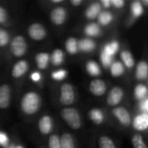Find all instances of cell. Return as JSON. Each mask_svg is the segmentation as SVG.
I'll list each match as a JSON object with an SVG mask.
<instances>
[{
    "instance_id": "6da1fadb",
    "label": "cell",
    "mask_w": 148,
    "mask_h": 148,
    "mask_svg": "<svg viewBox=\"0 0 148 148\" xmlns=\"http://www.w3.org/2000/svg\"><path fill=\"white\" fill-rule=\"evenodd\" d=\"M41 105V98L40 95L34 92H27L24 94L21 99L20 107L22 111L27 115H32L36 114Z\"/></svg>"
},
{
    "instance_id": "7a4b0ae2",
    "label": "cell",
    "mask_w": 148,
    "mask_h": 148,
    "mask_svg": "<svg viewBox=\"0 0 148 148\" xmlns=\"http://www.w3.org/2000/svg\"><path fill=\"white\" fill-rule=\"evenodd\" d=\"M62 118L72 129L77 130L82 127L81 115L77 109L74 108H65L62 110L61 113Z\"/></svg>"
},
{
    "instance_id": "3957f363",
    "label": "cell",
    "mask_w": 148,
    "mask_h": 148,
    "mask_svg": "<svg viewBox=\"0 0 148 148\" xmlns=\"http://www.w3.org/2000/svg\"><path fill=\"white\" fill-rule=\"evenodd\" d=\"M10 49L14 56L16 57L23 56L27 50V43L25 38L22 36H15L10 42Z\"/></svg>"
},
{
    "instance_id": "277c9868",
    "label": "cell",
    "mask_w": 148,
    "mask_h": 148,
    "mask_svg": "<svg viewBox=\"0 0 148 148\" xmlns=\"http://www.w3.org/2000/svg\"><path fill=\"white\" fill-rule=\"evenodd\" d=\"M75 98V89L69 83H63L61 86L60 102L64 106H70L74 103Z\"/></svg>"
},
{
    "instance_id": "5b68a950",
    "label": "cell",
    "mask_w": 148,
    "mask_h": 148,
    "mask_svg": "<svg viewBox=\"0 0 148 148\" xmlns=\"http://www.w3.org/2000/svg\"><path fill=\"white\" fill-rule=\"evenodd\" d=\"M29 36L35 41H42L46 37L47 32L45 27L41 23H32L28 28Z\"/></svg>"
},
{
    "instance_id": "8992f818",
    "label": "cell",
    "mask_w": 148,
    "mask_h": 148,
    "mask_svg": "<svg viewBox=\"0 0 148 148\" xmlns=\"http://www.w3.org/2000/svg\"><path fill=\"white\" fill-rule=\"evenodd\" d=\"M113 114L118 121L125 127H128L132 122L131 115L127 109L124 107H115L113 109Z\"/></svg>"
},
{
    "instance_id": "52a82bcc",
    "label": "cell",
    "mask_w": 148,
    "mask_h": 148,
    "mask_svg": "<svg viewBox=\"0 0 148 148\" xmlns=\"http://www.w3.org/2000/svg\"><path fill=\"white\" fill-rule=\"evenodd\" d=\"M124 96L123 89L121 87H114L108 95L107 103L111 107H117L122 101Z\"/></svg>"
},
{
    "instance_id": "ba28073f",
    "label": "cell",
    "mask_w": 148,
    "mask_h": 148,
    "mask_svg": "<svg viewBox=\"0 0 148 148\" xmlns=\"http://www.w3.org/2000/svg\"><path fill=\"white\" fill-rule=\"evenodd\" d=\"M67 12L64 8L59 6L54 8L50 12V20L56 25H62L65 23Z\"/></svg>"
},
{
    "instance_id": "9c48e42d",
    "label": "cell",
    "mask_w": 148,
    "mask_h": 148,
    "mask_svg": "<svg viewBox=\"0 0 148 148\" xmlns=\"http://www.w3.org/2000/svg\"><path fill=\"white\" fill-rule=\"evenodd\" d=\"M89 90L95 96H102L107 91L106 82L101 79H95L89 84Z\"/></svg>"
},
{
    "instance_id": "30bf717a",
    "label": "cell",
    "mask_w": 148,
    "mask_h": 148,
    "mask_svg": "<svg viewBox=\"0 0 148 148\" xmlns=\"http://www.w3.org/2000/svg\"><path fill=\"white\" fill-rule=\"evenodd\" d=\"M38 128L42 134L46 135L52 132L53 129V121L49 115H43L40 118L38 121Z\"/></svg>"
},
{
    "instance_id": "8fae6325",
    "label": "cell",
    "mask_w": 148,
    "mask_h": 148,
    "mask_svg": "<svg viewBox=\"0 0 148 148\" xmlns=\"http://www.w3.org/2000/svg\"><path fill=\"white\" fill-rule=\"evenodd\" d=\"M10 102V88L8 84L0 86V109H5Z\"/></svg>"
},
{
    "instance_id": "7c38bea8",
    "label": "cell",
    "mask_w": 148,
    "mask_h": 148,
    "mask_svg": "<svg viewBox=\"0 0 148 148\" xmlns=\"http://www.w3.org/2000/svg\"><path fill=\"white\" fill-rule=\"evenodd\" d=\"M133 127L136 131H146L148 127V114L141 113L137 115L133 121Z\"/></svg>"
},
{
    "instance_id": "4fadbf2b",
    "label": "cell",
    "mask_w": 148,
    "mask_h": 148,
    "mask_svg": "<svg viewBox=\"0 0 148 148\" xmlns=\"http://www.w3.org/2000/svg\"><path fill=\"white\" fill-rule=\"evenodd\" d=\"M29 69V64L27 61L25 60H21L18 61L15 65L13 66L11 75L14 78H20L22 77Z\"/></svg>"
},
{
    "instance_id": "5bb4252c",
    "label": "cell",
    "mask_w": 148,
    "mask_h": 148,
    "mask_svg": "<svg viewBox=\"0 0 148 148\" xmlns=\"http://www.w3.org/2000/svg\"><path fill=\"white\" fill-rule=\"evenodd\" d=\"M148 75V65L146 61H140L135 70V77L137 80L143 81L147 78Z\"/></svg>"
},
{
    "instance_id": "9a60e30c",
    "label": "cell",
    "mask_w": 148,
    "mask_h": 148,
    "mask_svg": "<svg viewBox=\"0 0 148 148\" xmlns=\"http://www.w3.org/2000/svg\"><path fill=\"white\" fill-rule=\"evenodd\" d=\"M95 42L94 40L90 38H82L78 42V49L82 52L85 53L91 52L95 49Z\"/></svg>"
},
{
    "instance_id": "2e32d148",
    "label": "cell",
    "mask_w": 148,
    "mask_h": 148,
    "mask_svg": "<svg viewBox=\"0 0 148 148\" xmlns=\"http://www.w3.org/2000/svg\"><path fill=\"white\" fill-rule=\"evenodd\" d=\"M50 61V55L46 52H41L36 56V66L39 69H45Z\"/></svg>"
},
{
    "instance_id": "e0dca14e",
    "label": "cell",
    "mask_w": 148,
    "mask_h": 148,
    "mask_svg": "<svg viewBox=\"0 0 148 148\" xmlns=\"http://www.w3.org/2000/svg\"><path fill=\"white\" fill-rule=\"evenodd\" d=\"M101 5L100 3H94L89 5V7L87 9L85 12V16L88 19H95L98 16V15L101 13Z\"/></svg>"
},
{
    "instance_id": "ac0fdd59",
    "label": "cell",
    "mask_w": 148,
    "mask_h": 148,
    "mask_svg": "<svg viewBox=\"0 0 148 148\" xmlns=\"http://www.w3.org/2000/svg\"><path fill=\"white\" fill-rule=\"evenodd\" d=\"M89 118L94 123L100 125L104 121V114L99 108H93L89 111Z\"/></svg>"
},
{
    "instance_id": "d6986e66",
    "label": "cell",
    "mask_w": 148,
    "mask_h": 148,
    "mask_svg": "<svg viewBox=\"0 0 148 148\" xmlns=\"http://www.w3.org/2000/svg\"><path fill=\"white\" fill-rule=\"evenodd\" d=\"M84 33L88 36H98L101 34V28L95 23H90L84 28Z\"/></svg>"
},
{
    "instance_id": "ffe728a7",
    "label": "cell",
    "mask_w": 148,
    "mask_h": 148,
    "mask_svg": "<svg viewBox=\"0 0 148 148\" xmlns=\"http://www.w3.org/2000/svg\"><path fill=\"white\" fill-rule=\"evenodd\" d=\"M50 61L54 66H59L61 65L64 61V53L62 49H55L51 56H50Z\"/></svg>"
},
{
    "instance_id": "44dd1931",
    "label": "cell",
    "mask_w": 148,
    "mask_h": 148,
    "mask_svg": "<svg viewBox=\"0 0 148 148\" xmlns=\"http://www.w3.org/2000/svg\"><path fill=\"white\" fill-rule=\"evenodd\" d=\"M65 49L70 55H75L78 52V41L75 37H69L65 42Z\"/></svg>"
},
{
    "instance_id": "7402d4cb",
    "label": "cell",
    "mask_w": 148,
    "mask_h": 148,
    "mask_svg": "<svg viewBox=\"0 0 148 148\" xmlns=\"http://www.w3.org/2000/svg\"><path fill=\"white\" fill-rule=\"evenodd\" d=\"M86 70L91 76H98L101 75V71L100 66L95 61H88L86 64Z\"/></svg>"
},
{
    "instance_id": "603a6c76",
    "label": "cell",
    "mask_w": 148,
    "mask_h": 148,
    "mask_svg": "<svg viewBox=\"0 0 148 148\" xmlns=\"http://www.w3.org/2000/svg\"><path fill=\"white\" fill-rule=\"evenodd\" d=\"M125 72V68L122 62H114L110 66V73L114 77H119L122 75Z\"/></svg>"
},
{
    "instance_id": "cb8c5ba5",
    "label": "cell",
    "mask_w": 148,
    "mask_h": 148,
    "mask_svg": "<svg viewBox=\"0 0 148 148\" xmlns=\"http://www.w3.org/2000/svg\"><path fill=\"white\" fill-rule=\"evenodd\" d=\"M61 148H75L74 138L70 134L65 133L60 137Z\"/></svg>"
},
{
    "instance_id": "d4e9b609",
    "label": "cell",
    "mask_w": 148,
    "mask_h": 148,
    "mask_svg": "<svg viewBox=\"0 0 148 148\" xmlns=\"http://www.w3.org/2000/svg\"><path fill=\"white\" fill-rule=\"evenodd\" d=\"M121 57L122 60V64H124L127 68L132 69L134 66V59L131 52L128 50H123L121 54Z\"/></svg>"
},
{
    "instance_id": "484cf974",
    "label": "cell",
    "mask_w": 148,
    "mask_h": 148,
    "mask_svg": "<svg viewBox=\"0 0 148 148\" xmlns=\"http://www.w3.org/2000/svg\"><path fill=\"white\" fill-rule=\"evenodd\" d=\"M119 48H120L119 42L117 41H112L111 42H109L104 46V49L102 51L105 54H107L108 56L113 57V56H114L117 53V51L119 50Z\"/></svg>"
},
{
    "instance_id": "4316f807",
    "label": "cell",
    "mask_w": 148,
    "mask_h": 148,
    "mask_svg": "<svg viewBox=\"0 0 148 148\" xmlns=\"http://www.w3.org/2000/svg\"><path fill=\"white\" fill-rule=\"evenodd\" d=\"M98 22L100 24H101L102 26H107L109 23H112L114 16L113 14L110 11H102L98 15Z\"/></svg>"
},
{
    "instance_id": "83f0119b",
    "label": "cell",
    "mask_w": 148,
    "mask_h": 148,
    "mask_svg": "<svg viewBox=\"0 0 148 148\" xmlns=\"http://www.w3.org/2000/svg\"><path fill=\"white\" fill-rule=\"evenodd\" d=\"M147 88L144 84H138L134 88V96L137 100L142 101L147 98Z\"/></svg>"
},
{
    "instance_id": "f1b7e54d",
    "label": "cell",
    "mask_w": 148,
    "mask_h": 148,
    "mask_svg": "<svg viewBox=\"0 0 148 148\" xmlns=\"http://www.w3.org/2000/svg\"><path fill=\"white\" fill-rule=\"evenodd\" d=\"M131 11L134 17H140L144 13V6L140 1H134L131 4Z\"/></svg>"
},
{
    "instance_id": "f546056e",
    "label": "cell",
    "mask_w": 148,
    "mask_h": 148,
    "mask_svg": "<svg viewBox=\"0 0 148 148\" xmlns=\"http://www.w3.org/2000/svg\"><path fill=\"white\" fill-rule=\"evenodd\" d=\"M132 144L134 148H147L143 137L139 134H136L132 137Z\"/></svg>"
},
{
    "instance_id": "4dcf8cb0",
    "label": "cell",
    "mask_w": 148,
    "mask_h": 148,
    "mask_svg": "<svg viewBox=\"0 0 148 148\" xmlns=\"http://www.w3.org/2000/svg\"><path fill=\"white\" fill-rule=\"evenodd\" d=\"M100 148H116L114 141L108 136H101L99 140Z\"/></svg>"
},
{
    "instance_id": "1f68e13d",
    "label": "cell",
    "mask_w": 148,
    "mask_h": 148,
    "mask_svg": "<svg viewBox=\"0 0 148 148\" xmlns=\"http://www.w3.org/2000/svg\"><path fill=\"white\" fill-rule=\"evenodd\" d=\"M49 148H61L60 137L57 134H52L49 138Z\"/></svg>"
},
{
    "instance_id": "d6a6232c",
    "label": "cell",
    "mask_w": 148,
    "mask_h": 148,
    "mask_svg": "<svg viewBox=\"0 0 148 148\" xmlns=\"http://www.w3.org/2000/svg\"><path fill=\"white\" fill-rule=\"evenodd\" d=\"M68 72L65 69H58L51 74V77L56 81H62L67 77Z\"/></svg>"
},
{
    "instance_id": "836d02e7",
    "label": "cell",
    "mask_w": 148,
    "mask_h": 148,
    "mask_svg": "<svg viewBox=\"0 0 148 148\" xmlns=\"http://www.w3.org/2000/svg\"><path fill=\"white\" fill-rule=\"evenodd\" d=\"M10 42V36L9 33L3 29H0V47H4L6 46Z\"/></svg>"
},
{
    "instance_id": "e575fe53",
    "label": "cell",
    "mask_w": 148,
    "mask_h": 148,
    "mask_svg": "<svg viewBox=\"0 0 148 148\" xmlns=\"http://www.w3.org/2000/svg\"><path fill=\"white\" fill-rule=\"evenodd\" d=\"M101 64L103 65V67L108 68V67L111 66V64L113 63V57L108 56L107 54H105L102 51L101 53Z\"/></svg>"
},
{
    "instance_id": "d590c367",
    "label": "cell",
    "mask_w": 148,
    "mask_h": 148,
    "mask_svg": "<svg viewBox=\"0 0 148 148\" xmlns=\"http://www.w3.org/2000/svg\"><path fill=\"white\" fill-rule=\"evenodd\" d=\"M8 142H9V139L7 134L3 132H0V146L5 147L8 145Z\"/></svg>"
},
{
    "instance_id": "8d00e7d4",
    "label": "cell",
    "mask_w": 148,
    "mask_h": 148,
    "mask_svg": "<svg viewBox=\"0 0 148 148\" xmlns=\"http://www.w3.org/2000/svg\"><path fill=\"white\" fill-rule=\"evenodd\" d=\"M140 108L142 111L143 114H147L148 112V99L146 98L142 101H140Z\"/></svg>"
},
{
    "instance_id": "74e56055",
    "label": "cell",
    "mask_w": 148,
    "mask_h": 148,
    "mask_svg": "<svg viewBox=\"0 0 148 148\" xmlns=\"http://www.w3.org/2000/svg\"><path fill=\"white\" fill-rule=\"evenodd\" d=\"M7 17H8V15H7L6 10L3 7L0 6V23H5L7 20Z\"/></svg>"
},
{
    "instance_id": "f35d334b",
    "label": "cell",
    "mask_w": 148,
    "mask_h": 148,
    "mask_svg": "<svg viewBox=\"0 0 148 148\" xmlns=\"http://www.w3.org/2000/svg\"><path fill=\"white\" fill-rule=\"evenodd\" d=\"M111 3L117 9H121L125 5L124 0H111Z\"/></svg>"
},
{
    "instance_id": "ab89813d",
    "label": "cell",
    "mask_w": 148,
    "mask_h": 148,
    "mask_svg": "<svg viewBox=\"0 0 148 148\" xmlns=\"http://www.w3.org/2000/svg\"><path fill=\"white\" fill-rule=\"evenodd\" d=\"M30 79L33 81V82H39L40 79H41V74L39 72H33L30 75Z\"/></svg>"
},
{
    "instance_id": "60d3db41",
    "label": "cell",
    "mask_w": 148,
    "mask_h": 148,
    "mask_svg": "<svg viewBox=\"0 0 148 148\" xmlns=\"http://www.w3.org/2000/svg\"><path fill=\"white\" fill-rule=\"evenodd\" d=\"M100 4L101 5H102L104 8H109V7H111V0H101V3H100Z\"/></svg>"
},
{
    "instance_id": "b9f144b4",
    "label": "cell",
    "mask_w": 148,
    "mask_h": 148,
    "mask_svg": "<svg viewBox=\"0 0 148 148\" xmlns=\"http://www.w3.org/2000/svg\"><path fill=\"white\" fill-rule=\"evenodd\" d=\"M71 4H73L74 6H78L82 3V0H71L70 1Z\"/></svg>"
},
{
    "instance_id": "7bdbcfd3",
    "label": "cell",
    "mask_w": 148,
    "mask_h": 148,
    "mask_svg": "<svg viewBox=\"0 0 148 148\" xmlns=\"http://www.w3.org/2000/svg\"><path fill=\"white\" fill-rule=\"evenodd\" d=\"M140 3H141V4H142V5L144 4V5H145V7H146V6H147V5H148V1H147V0H142V1L140 2Z\"/></svg>"
},
{
    "instance_id": "ee69618b",
    "label": "cell",
    "mask_w": 148,
    "mask_h": 148,
    "mask_svg": "<svg viewBox=\"0 0 148 148\" xmlns=\"http://www.w3.org/2000/svg\"><path fill=\"white\" fill-rule=\"evenodd\" d=\"M51 2H52L53 3H62V0H52Z\"/></svg>"
},
{
    "instance_id": "f6af8a7d",
    "label": "cell",
    "mask_w": 148,
    "mask_h": 148,
    "mask_svg": "<svg viewBox=\"0 0 148 148\" xmlns=\"http://www.w3.org/2000/svg\"><path fill=\"white\" fill-rule=\"evenodd\" d=\"M15 148H23L22 146H16V147H15Z\"/></svg>"
},
{
    "instance_id": "bcb514c9",
    "label": "cell",
    "mask_w": 148,
    "mask_h": 148,
    "mask_svg": "<svg viewBox=\"0 0 148 148\" xmlns=\"http://www.w3.org/2000/svg\"><path fill=\"white\" fill-rule=\"evenodd\" d=\"M9 148H15V147H13V146H11V147H10Z\"/></svg>"
}]
</instances>
